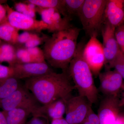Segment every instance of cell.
Segmentation results:
<instances>
[{
    "label": "cell",
    "mask_w": 124,
    "mask_h": 124,
    "mask_svg": "<svg viewBox=\"0 0 124 124\" xmlns=\"http://www.w3.org/2000/svg\"><path fill=\"white\" fill-rule=\"evenodd\" d=\"M67 72H54L25 79L24 85L39 102L46 105L58 99L66 101L75 89Z\"/></svg>",
    "instance_id": "1"
},
{
    "label": "cell",
    "mask_w": 124,
    "mask_h": 124,
    "mask_svg": "<svg viewBox=\"0 0 124 124\" xmlns=\"http://www.w3.org/2000/svg\"><path fill=\"white\" fill-rule=\"evenodd\" d=\"M80 31L79 28L73 27L54 32L48 37L42 49L48 64L67 72L76 52Z\"/></svg>",
    "instance_id": "2"
},
{
    "label": "cell",
    "mask_w": 124,
    "mask_h": 124,
    "mask_svg": "<svg viewBox=\"0 0 124 124\" xmlns=\"http://www.w3.org/2000/svg\"><path fill=\"white\" fill-rule=\"evenodd\" d=\"M83 42L78 44L75 56L69 64L67 72L75 84L79 95L86 98L91 104L98 100V90L94 84L93 73L83 55Z\"/></svg>",
    "instance_id": "3"
},
{
    "label": "cell",
    "mask_w": 124,
    "mask_h": 124,
    "mask_svg": "<svg viewBox=\"0 0 124 124\" xmlns=\"http://www.w3.org/2000/svg\"><path fill=\"white\" fill-rule=\"evenodd\" d=\"M107 0H85L78 16L86 34L98 35L104 22V11Z\"/></svg>",
    "instance_id": "4"
},
{
    "label": "cell",
    "mask_w": 124,
    "mask_h": 124,
    "mask_svg": "<svg viewBox=\"0 0 124 124\" xmlns=\"http://www.w3.org/2000/svg\"><path fill=\"white\" fill-rule=\"evenodd\" d=\"M31 91L24 86H20L7 97L0 100V108L8 111L21 108L29 111L32 116L41 106Z\"/></svg>",
    "instance_id": "5"
},
{
    "label": "cell",
    "mask_w": 124,
    "mask_h": 124,
    "mask_svg": "<svg viewBox=\"0 0 124 124\" xmlns=\"http://www.w3.org/2000/svg\"><path fill=\"white\" fill-rule=\"evenodd\" d=\"M96 35L90 38L84 47L83 55L92 73L99 76L104 64L105 58L102 45L98 40Z\"/></svg>",
    "instance_id": "6"
},
{
    "label": "cell",
    "mask_w": 124,
    "mask_h": 124,
    "mask_svg": "<svg viewBox=\"0 0 124 124\" xmlns=\"http://www.w3.org/2000/svg\"><path fill=\"white\" fill-rule=\"evenodd\" d=\"M91 103L83 96H71L66 101L65 119L70 124H81L91 108Z\"/></svg>",
    "instance_id": "7"
},
{
    "label": "cell",
    "mask_w": 124,
    "mask_h": 124,
    "mask_svg": "<svg viewBox=\"0 0 124 124\" xmlns=\"http://www.w3.org/2000/svg\"><path fill=\"white\" fill-rule=\"evenodd\" d=\"M4 6L7 10V21L19 31H33L39 33L48 29V26L42 20H37L36 18L30 17L18 13L8 4Z\"/></svg>",
    "instance_id": "8"
},
{
    "label": "cell",
    "mask_w": 124,
    "mask_h": 124,
    "mask_svg": "<svg viewBox=\"0 0 124 124\" xmlns=\"http://www.w3.org/2000/svg\"><path fill=\"white\" fill-rule=\"evenodd\" d=\"M36 10L40 15L41 20L48 26L49 32L54 33L73 27L70 23V19L62 17L57 9L43 8L36 6Z\"/></svg>",
    "instance_id": "9"
},
{
    "label": "cell",
    "mask_w": 124,
    "mask_h": 124,
    "mask_svg": "<svg viewBox=\"0 0 124 124\" xmlns=\"http://www.w3.org/2000/svg\"><path fill=\"white\" fill-rule=\"evenodd\" d=\"M10 66L13 70V76L19 80L37 77L54 72L46 62L16 63Z\"/></svg>",
    "instance_id": "10"
},
{
    "label": "cell",
    "mask_w": 124,
    "mask_h": 124,
    "mask_svg": "<svg viewBox=\"0 0 124 124\" xmlns=\"http://www.w3.org/2000/svg\"><path fill=\"white\" fill-rule=\"evenodd\" d=\"M121 106L117 96H105L100 102L98 111L100 124H115L119 115Z\"/></svg>",
    "instance_id": "11"
},
{
    "label": "cell",
    "mask_w": 124,
    "mask_h": 124,
    "mask_svg": "<svg viewBox=\"0 0 124 124\" xmlns=\"http://www.w3.org/2000/svg\"><path fill=\"white\" fill-rule=\"evenodd\" d=\"M116 28L104 21L101 29L105 64H108L116 57L120 50L115 36Z\"/></svg>",
    "instance_id": "12"
},
{
    "label": "cell",
    "mask_w": 124,
    "mask_h": 124,
    "mask_svg": "<svg viewBox=\"0 0 124 124\" xmlns=\"http://www.w3.org/2000/svg\"><path fill=\"white\" fill-rule=\"evenodd\" d=\"M99 76L101 93L105 96H117L123 85L121 76L114 70L100 73Z\"/></svg>",
    "instance_id": "13"
},
{
    "label": "cell",
    "mask_w": 124,
    "mask_h": 124,
    "mask_svg": "<svg viewBox=\"0 0 124 124\" xmlns=\"http://www.w3.org/2000/svg\"><path fill=\"white\" fill-rule=\"evenodd\" d=\"M104 21L116 28L124 22V0H108L104 11Z\"/></svg>",
    "instance_id": "14"
},
{
    "label": "cell",
    "mask_w": 124,
    "mask_h": 124,
    "mask_svg": "<svg viewBox=\"0 0 124 124\" xmlns=\"http://www.w3.org/2000/svg\"><path fill=\"white\" fill-rule=\"evenodd\" d=\"M66 100L58 99L46 105L40 106L33 116L42 117L51 120L63 118L66 112Z\"/></svg>",
    "instance_id": "15"
},
{
    "label": "cell",
    "mask_w": 124,
    "mask_h": 124,
    "mask_svg": "<svg viewBox=\"0 0 124 124\" xmlns=\"http://www.w3.org/2000/svg\"><path fill=\"white\" fill-rule=\"evenodd\" d=\"M19 31L6 20L0 24V39L14 46L17 45Z\"/></svg>",
    "instance_id": "16"
},
{
    "label": "cell",
    "mask_w": 124,
    "mask_h": 124,
    "mask_svg": "<svg viewBox=\"0 0 124 124\" xmlns=\"http://www.w3.org/2000/svg\"><path fill=\"white\" fill-rule=\"evenodd\" d=\"M22 85L13 76L0 79V100L7 97Z\"/></svg>",
    "instance_id": "17"
},
{
    "label": "cell",
    "mask_w": 124,
    "mask_h": 124,
    "mask_svg": "<svg viewBox=\"0 0 124 124\" xmlns=\"http://www.w3.org/2000/svg\"><path fill=\"white\" fill-rule=\"evenodd\" d=\"M23 1V2L31 3L37 7L43 8L57 9L63 17L68 18L65 9L64 0H27Z\"/></svg>",
    "instance_id": "18"
},
{
    "label": "cell",
    "mask_w": 124,
    "mask_h": 124,
    "mask_svg": "<svg viewBox=\"0 0 124 124\" xmlns=\"http://www.w3.org/2000/svg\"><path fill=\"white\" fill-rule=\"evenodd\" d=\"M2 112L6 117L7 124H27V118L31 114L29 111L21 108Z\"/></svg>",
    "instance_id": "19"
},
{
    "label": "cell",
    "mask_w": 124,
    "mask_h": 124,
    "mask_svg": "<svg viewBox=\"0 0 124 124\" xmlns=\"http://www.w3.org/2000/svg\"><path fill=\"white\" fill-rule=\"evenodd\" d=\"M16 46L6 43H0V63L7 62L9 66L16 63Z\"/></svg>",
    "instance_id": "20"
},
{
    "label": "cell",
    "mask_w": 124,
    "mask_h": 124,
    "mask_svg": "<svg viewBox=\"0 0 124 124\" xmlns=\"http://www.w3.org/2000/svg\"><path fill=\"white\" fill-rule=\"evenodd\" d=\"M85 0H64V6L68 17L71 20L72 16L79 14Z\"/></svg>",
    "instance_id": "21"
},
{
    "label": "cell",
    "mask_w": 124,
    "mask_h": 124,
    "mask_svg": "<svg viewBox=\"0 0 124 124\" xmlns=\"http://www.w3.org/2000/svg\"><path fill=\"white\" fill-rule=\"evenodd\" d=\"M16 46V63H36L31 55L24 46Z\"/></svg>",
    "instance_id": "22"
},
{
    "label": "cell",
    "mask_w": 124,
    "mask_h": 124,
    "mask_svg": "<svg viewBox=\"0 0 124 124\" xmlns=\"http://www.w3.org/2000/svg\"><path fill=\"white\" fill-rule=\"evenodd\" d=\"M108 64V67L114 68L124 80V54L120 49L115 58Z\"/></svg>",
    "instance_id": "23"
},
{
    "label": "cell",
    "mask_w": 124,
    "mask_h": 124,
    "mask_svg": "<svg viewBox=\"0 0 124 124\" xmlns=\"http://www.w3.org/2000/svg\"><path fill=\"white\" fill-rule=\"evenodd\" d=\"M48 37V36L45 35L42 37H40L37 33H32L30 39L24 44V47L28 48L38 46L43 42H45Z\"/></svg>",
    "instance_id": "24"
},
{
    "label": "cell",
    "mask_w": 124,
    "mask_h": 124,
    "mask_svg": "<svg viewBox=\"0 0 124 124\" xmlns=\"http://www.w3.org/2000/svg\"><path fill=\"white\" fill-rule=\"evenodd\" d=\"M27 49L36 63L46 62L43 50L38 46L28 48Z\"/></svg>",
    "instance_id": "25"
},
{
    "label": "cell",
    "mask_w": 124,
    "mask_h": 124,
    "mask_svg": "<svg viewBox=\"0 0 124 124\" xmlns=\"http://www.w3.org/2000/svg\"><path fill=\"white\" fill-rule=\"evenodd\" d=\"M115 36L120 49L124 54V25L116 28Z\"/></svg>",
    "instance_id": "26"
},
{
    "label": "cell",
    "mask_w": 124,
    "mask_h": 124,
    "mask_svg": "<svg viewBox=\"0 0 124 124\" xmlns=\"http://www.w3.org/2000/svg\"><path fill=\"white\" fill-rule=\"evenodd\" d=\"M14 71L11 67L6 66L0 63V79L13 76Z\"/></svg>",
    "instance_id": "27"
},
{
    "label": "cell",
    "mask_w": 124,
    "mask_h": 124,
    "mask_svg": "<svg viewBox=\"0 0 124 124\" xmlns=\"http://www.w3.org/2000/svg\"><path fill=\"white\" fill-rule=\"evenodd\" d=\"M27 3L28 4L27 8L23 14L30 17L35 18L36 6L31 3Z\"/></svg>",
    "instance_id": "28"
},
{
    "label": "cell",
    "mask_w": 124,
    "mask_h": 124,
    "mask_svg": "<svg viewBox=\"0 0 124 124\" xmlns=\"http://www.w3.org/2000/svg\"><path fill=\"white\" fill-rule=\"evenodd\" d=\"M32 32L25 31L22 33L19 34L18 38V45L24 44L30 39Z\"/></svg>",
    "instance_id": "29"
},
{
    "label": "cell",
    "mask_w": 124,
    "mask_h": 124,
    "mask_svg": "<svg viewBox=\"0 0 124 124\" xmlns=\"http://www.w3.org/2000/svg\"><path fill=\"white\" fill-rule=\"evenodd\" d=\"M27 3L23 2H16L15 3L14 7L16 11L23 14L27 8Z\"/></svg>",
    "instance_id": "30"
},
{
    "label": "cell",
    "mask_w": 124,
    "mask_h": 124,
    "mask_svg": "<svg viewBox=\"0 0 124 124\" xmlns=\"http://www.w3.org/2000/svg\"><path fill=\"white\" fill-rule=\"evenodd\" d=\"M7 20V10L4 5L0 4V24Z\"/></svg>",
    "instance_id": "31"
},
{
    "label": "cell",
    "mask_w": 124,
    "mask_h": 124,
    "mask_svg": "<svg viewBox=\"0 0 124 124\" xmlns=\"http://www.w3.org/2000/svg\"><path fill=\"white\" fill-rule=\"evenodd\" d=\"M27 124H48L46 121L41 119V117L33 116Z\"/></svg>",
    "instance_id": "32"
},
{
    "label": "cell",
    "mask_w": 124,
    "mask_h": 124,
    "mask_svg": "<svg viewBox=\"0 0 124 124\" xmlns=\"http://www.w3.org/2000/svg\"><path fill=\"white\" fill-rule=\"evenodd\" d=\"M50 124H70L63 118L51 121Z\"/></svg>",
    "instance_id": "33"
},
{
    "label": "cell",
    "mask_w": 124,
    "mask_h": 124,
    "mask_svg": "<svg viewBox=\"0 0 124 124\" xmlns=\"http://www.w3.org/2000/svg\"><path fill=\"white\" fill-rule=\"evenodd\" d=\"M0 124H7L6 117L3 112L0 111Z\"/></svg>",
    "instance_id": "34"
},
{
    "label": "cell",
    "mask_w": 124,
    "mask_h": 124,
    "mask_svg": "<svg viewBox=\"0 0 124 124\" xmlns=\"http://www.w3.org/2000/svg\"><path fill=\"white\" fill-rule=\"evenodd\" d=\"M115 124H124V116L119 115L116 120Z\"/></svg>",
    "instance_id": "35"
},
{
    "label": "cell",
    "mask_w": 124,
    "mask_h": 124,
    "mask_svg": "<svg viewBox=\"0 0 124 124\" xmlns=\"http://www.w3.org/2000/svg\"><path fill=\"white\" fill-rule=\"evenodd\" d=\"M120 102L121 106H122V105H124V94H123V98H122V100L121 101H120Z\"/></svg>",
    "instance_id": "36"
},
{
    "label": "cell",
    "mask_w": 124,
    "mask_h": 124,
    "mask_svg": "<svg viewBox=\"0 0 124 124\" xmlns=\"http://www.w3.org/2000/svg\"><path fill=\"white\" fill-rule=\"evenodd\" d=\"M91 124V123H90L89 122H88V121L86 119H85V120L83 121L82 122V124Z\"/></svg>",
    "instance_id": "37"
},
{
    "label": "cell",
    "mask_w": 124,
    "mask_h": 124,
    "mask_svg": "<svg viewBox=\"0 0 124 124\" xmlns=\"http://www.w3.org/2000/svg\"><path fill=\"white\" fill-rule=\"evenodd\" d=\"M7 0H0V4L2 5L3 4H4L7 2Z\"/></svg>",
    "instance_id": "38"
},
{
    "label": "cell",
    "mask_w": 124,
    "mask_h": 124,
    "mask_svg": "<svg viewBox=\"0 0 124 124\" xmlns=\"http://www.w3.org/2000/svg\"><path fill=\"white\" fill-rule=\"evenodd\" d=\"M1 41V39H0V43Z\"/></svg>",
    "instance_id": "39"
}]
</instances>
